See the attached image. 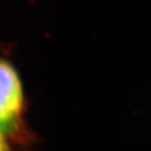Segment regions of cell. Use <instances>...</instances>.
Wrapping results in <instances>:
<instances>
[{
    "label": "cell",
    "instance_id": "1",
    "mask_svg": "<svg viewBox=\"0 0 151 151\" xmlns=\"http://www.w3.org/2000/svg\"><path fill=\"white\" fill-rule=\"evenodd\" d=\"M24 107L22 84L17 72L0 60V132L17 123Z\"/></svg>",
    "mask_w": 151,
    "mask_h": 151
},
{
    "label": "cell",
    "instance_id": "2",
    "mask_svg": "<svg viewBox=\"0 0 151 151\" xmlns=\"http://www.w3.org/2000/svg\"><path fill=\"white\" fill-rule=\"evenodd\" d=\"M0 151H9L8 144L6 142V140L3 137L2 132H0Z\"/></svg>",
    "mask_w": 151,
    "mask_h": 151
}]
</instances>
